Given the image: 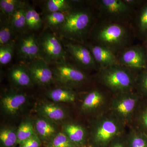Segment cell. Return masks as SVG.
Wrapping results in <instances>:
<instances>
[{"instance_id": "obj_34", "label": "cell", "mask_w": 147, "mask_h": 147, "mask_svg": "<svg viewBox=\"0 0 147 147\" xmlns=\"http://www.w3.org/2000/svg\"><path fill=\"white\" fill-rule=\"evenodd\" d=\"M67 13L61 12L49 13L45 17V21L50 26L60 27L65 21Z\"/></svg>"}, {"instance_id": "obj_27", "label": "cell", "mask_w": 147, "mask_h": 147, "mask_svg": "<svg viewBox=\"0 0 147 147\" xmlns=\"http://www.w3.org/2000/svg\"><path fill=\"white\" fill-rule=\"evenodd\" d=\"M26 28L30 30H37L42 26V21L39 13L32 7L26 5Z\"/></svg>"}, {"instance_id": "obj_30", "label": "cell", "mask_w": 147, "mask_h": 147, "mask_svg": "<svg viewBox=\"0 0 147 147\" xmlns=\"http://www.w3.org/2000/svg\"><path fill=\"white\" fill-rule=\"evenodd\" d=\"M25 4V3L18 0H1V12L9 18L16 9Z\"/></svg>"}, {"instance_id": "obj_4", "label": "cell", "mask_w": 147, "mask_h": 147, "mask_svg": "<svg viewBox=\"0 0 147 147\" xmlns=\"http://www.w3.org/2000/svg\"><path fill=\"white\" fill-rule=\"evenodd\" d=\"M137 74L120 64L99 69L96 82L113 95L135 91Z\"/></svg>"}, {"instance_id": "obj_22", "label": "cell", "mask_w": 147, "mask_h": 147, "mask_svg": "<svg viewBox=\"0 0 147 147\" xmlns=\"http://www.w3.org/2000/svg\"><path fill=\"white\" fill-rule=\"evenodd\" d=\"M147 135V98H142L131 125Z\"/></svg>"}, {"instance_id": "obj_16", "label": "cell", "mask_w": 147, "mask_h": 147, "mask_svg": "<svg viewBox=\"0 0 147 147\" xmlns=\"http://www.w3.org/2000/svg\"><path fill=\"white\" fill-rule=\"evenodd\" d=\"M131 25L136 37L142 42L147 40V1H143L134 11Z\"/></svg>"}, {"instance_id": "obj_11", "label": "cell", "mask_w": 147, "mask_h": 147, "mask_svg": "<svg viewBox=\"0 0 147 147\" xmlns=\"http://www.w3.org/2000/svg\"><path fill=\"white\" fill-rule=\"evenodd\" d=\"M65 47L79 68L84 71L92 70L96 71V72L98 71L99 67L91 53L84 44L69 42L65 44Z\"/></svg>"}, {"instance_id": "obj_19", "label": "cell", "mask_w": 147, "mask_h": 147, "mask_svg": "<svg viewBox=\"0 0 147 147\" xmlns=\"http://www.w3.org/2000/svg\"><path fill=\"white\" fill-rule=\"evenodd\" d=\"M34 127L36 134L41 141L47 143L58 132L54 123L40 117L36 119Z\"/></svg>"}, {"instance_id": "obj_2", "label": "cell", "mask_w": 147, "mask_h": 147, "mask_svg": "<svg viewBox=\"0 0 147 147\" xmlns=\"http://www.w3.org/2000/svg\"><path fill=\"white\" fill-rule=\"evenodd\" d=\"M126 125L109 111L91 119L89 129L90 146L107 147L114 139L126 132Z\"/></svg>"}, {"instance_id": "obj_37", "label": "cell", "mask_w": 147, "mask_h": 147, "mask_svg": "<svg viewBox=\"0 0 147 147\" xmlns=\"http://www.w3.org/2000/svg\"><path fill=\"white\" fill-rule=\"evenodd\" d=\"M123 1L127 5L134 9H137L143 1L142 0H123Z\"/></svg>"}, {"instance_id": "obj_1", "label": "cell", "mask_w": 147, "mask_h": 147, "mask_svg": "<svg viewBox=\"0 0 147 147\" xmlns=\"http://www.w3.org/2000/svg\"><path fill=\"white\" fill-rule=\"evenodd\" d=\"M90 36L92 42L102 45L116 55L133 45L136 38L131 24L98 19Z\"/></svg>"}, {"instance_id": "obj_13", "label": "cell", "mask_w": 147, "mask_h": 147, "mask_svg": "<svg viewBox=\"0 0 147 147\" xmlns=\"http://www.w3.org/2000/svg\"><path fill=\"white\" fill-rule=\"evenodd\" d=\"M27 67L34 84L44 86L55 81L52 69L42 58L33 60Z\"/></svg>"}, {"instance_id": "obj_29", "label": "cell", "mask_w": 147, "mask_h": 147, "mask_svg": "<svg viewBox=\"0 0 147 147\" xmlns=\"http://www.w3.org/2000/svg\"><path fill=\"white\" fill-rule=\"evenodd\" d=\"M45 7L49 13L67 12L73 8L71 2L66 0H49L45 3Z\"/></svg>"}, {"instance_id": "obj_35", "label": "cell", "mask_w": 147, "mask_h": 147, "mask_svg": "<svg viewBox=\"0 0 147 147\" xmlns=\"http://www.w3.org/2000/svg\"><path fill=\"white\" fill-rule=\"evenodd\" d=\"M41 144V140L36 134H35L18 146L19 147H40Z\"/></svg>"}, {"instance_id": "obj_25", "label": "cell", "mask_w": 147, "mask_h": 147, "mask_svg": "<svg viewBox=\"0 0 147 147\" xmlns=\"http://www.w3.org/2000/svg\"><path fill=\"white\" fill-rule=\"evenodd\" d=\"M35 134L34 122L29 118L24 120L17 128V145L21 144Z\"/></svg>"}, {"instance_id": "obj_8", "label": "cell", "mask_w": 147, "mask_h": 147, "mask_svg": "<svg viewBox=\"0 0 147 147\" xmlns=\"http://www.w3.org/2000/svg\"><path fill=\"white\" fill-rule=\"evenodd\" d=\"M98 84L97 86L86 94L80 106L81 112L92 115V119L109 110L113 96L108 90Z\"/></svg>"}, {"instance_id": "obj_9", "label": "cell", "mask_w": 147, "mask_h": 147, "mask_svg": "<svg viewBox=\"0 0 147 147\" xmlns=\"http://www.w3.org/2000/svg\"><path fill=\"white\" fill-rule=\"evenodd\" d=\"M119 64L138 74L147 67V56L143 44L132 45L117 55Z\"/></svg>"}, {"instance_id": "obj_31", "label": "cell", "mask_w": 147, "mask_h": 147, "mask_svg": "<svg viewBox=\"0 0 147 147\" xmlns=\"http://www.w3.org/2000/svg\"><path fill=\"white\" fill-rule=\"evenodd\" d=\"M46 147H77L63 131H59L47 143Z\"/></svg>"}, {"instance_id": "obj_36", "label": "cell", "mask_w": 147, "mask_h": 147, "mask_svg": "<svg viewBox=\"0 0 147 147\" xmlns=\"http://www.w3.org/2000/svg\"><path fill=\"white\" fill-rule=\"evenodd\" d=\"M125 133L122 136L114 139L107 147H127L125 140Z\"/></svg>"}, {"instance_id": "obj_15", "label": "cell", "mask_w": 147, "mask_h": 147, "mask_svg": "<svg viewBox=\"0 0 147 147\" xmlns=\"http://www.w3.org/2000/svg\"><path fill=\"white\" fill-rule=\"evenodd\" d=\"M18 55L22 59H36L41 58L38 40L32 34H27L19 38L17 44Z\"/></svg>"}, {"instance_id": "obj_17", "label": "cell", "mask_w": 147, "mask_h": 147, "mask_svg": "<svg viewBox=\"0 0 147 147\" xmlns=\"http://www.w3.org/2000/svg\"><path fill=\"white\" fill-rule=\"evenodd\" d=\"M62 131L77 147L86 146L89 139V130L81 124L68 122L62 126Z\"/></svg>"}, {"instance_id": "obj_39", "label": "cell", "mask_w": 147, "mask_h": 147, "mask_svg": "<svg viewBox=\"0 0 147 147\" xmlns=\"http://www.w3.org/2000/svg\"><path fill=\"white\" fill-rule=\"evenodd\" d=\"M90 147H94L92 146H90Z\"/></svg>"}, {"instance_id": "obj_20", "label": "cell", "mask_w": 147, "mask_h": 147, "mask_svg": "<svg viewBox=\"0 0 147 147\" xmlns=\"http://www.w3.org/2000/svg\"><path fill=\"white\" fill-rule=\"evenodd\" d=\"M9 77L12 83L19 88H29L34 84L28 67L24 65L12 67L9 71Z\"/></svg>"}, {"instance_id": "obj_26", "label": "cell", "mask_w": 147, "mask_h": 147, "mask_svg": "<svg viewBox=\"0 0 147 147\" xmlns=\"http://www.w3.org/2000/svg\"><path fill=\"white\" fill-rule=\"evenodd\" d=\"M26 5L16 9L9 18L15 32L21 31L26 28Z\"/></svg>"}, {"instance_id": "obj_33", "label": "cell", "mask_w": 147, "mask_h": 147, "mask_svg": "<svg viewBox=\"0 0 147 147\" xmlns=\"http://www.w3.org/2000/svg\"><path fill=\"white\" fill-rule=\"evenodd\" d=\"M14 43L11 42L6 45L0 46V63L6 65L11 61L14 49Z\"/></svg>"}, {"instance_id": "obj_3", "label": "cell", "mask_w": 147, "mask_h": 147, "mask_svg": "<svg viewBox=\"0 0 147 147\" xmlns=\"http://www.w3.org/2000/svg\"><path fill=\"white\" fill-rule=\"evenodd\" d=\"M98 18L97 13L89 8L72 9L67 12L65 20L59 27L63 36L79 43H84Z\"/></svg>"}, {"instance_id": "obj_32", "label": "cell", "mask_w": 147, "mask_h": 147, "mask_svg": "<svg viewBox=\"0 0 147 147\" xmlns=\"http://www.w3.org/2000/svg\"><path fill=\"white\" fill-rule=\"evenodd\" d=\"M135 91L142 98H147V67L137 74Z\"/></svg>"}, {"instance_id": "obj_12", "label": "cell", "mask_w": 147, "mask_h": 147, "mask_svg": "<svg viewBox=\"0 0 147 147\" xmlns=\"http://www.w3.org/2000/svg\"><path fill=\"white\" fill-rule=\"evenodd\" d=\"M28 101L26 95L15 91H9L3 94L1 99V108L5 115L13 117L18 115Z\"/></svg>"}, {"instance_id": "obj_28", "label": "cell", "mask_w": 147, "mask_h": 147, "mask_svg": "<svg viewBox=\"0 0 147 147\" xmlns=\"http://www.w3.org/2000/svg\"><path fill=\"white\" fill-rule=\"evenodd\" d=\"M15 32L9 18L1 21L0 45H6L13 42V37Z\"/></svg>"}, {"instance_id": "obj_10", "label": "cell", "mask_w": 147, "mask_h": 147, "mask_svg": "<svg viewBox=\"0 0 147 147\" xmlns=\"http://www.w3.org/2000/svg\"><path fill=\"white\" fill-rule=\"evenodd\" d=\"M41 58L45 61L65 60L66 54L59 40L55 35L46 32L39 41Z\"/></svg>"}, {"instance_id": "obj_38", "label": "cell", "mask_w": 147, "mask_h": 147, "mask_svg": "<svg viewBox=\"0 0 147 147\" xmlns=\"http://www.w3.org/2000/svg\"><path fill=\"white\" fill-rule=\"evenodd\" d=\"M142 44L144 47L145 50H146V53L147 56V40L145 41V42H142Z\"/></svg>"}, {"instance_id": "obj_6", "label": "cell", "mask_w": 147, "mask_h": 147, "mask_svg": "<svg viewBox=\"0 0 147 147\" xmlns=\"http://www.w3.org/2000/svg\"><path fill=\"white\" fill-rule=\"evenodd\" d=\"M142 98L135 91L113 95L108 111L129 127Z\"/></svg>"}, {"instance_id": "obj_5", "label": "cell", "mask_w": 147, "mask_h": 147, "mask_svg": "<svg viewBox=\"0 0 147 147\" xmlns=\"http://www.w3.org/2000/svg\"><path fill=\"white\" fill-rule=\"evenodd\" d=\"M93 3L98 19L131 24L135 9L123 0H99Z\"/></svg>"}, {"instance_id": "obj_7", "label": "cell", "mask_w": 147, "mask_h": 147, "mask_svg": "<svg viewBox=\"0 0 147 147\" xmlns=\"http://www.w3.org/2000/svg\"><path fill=\"white\" fill-rule=\"evenodd\" d=\"M52 69L55 81L72 89L80 88L91 81L85 71L65 60L56 62Z\"/></svg>"}, {"instance_id": "obj_23", "label": "cell", "mask_w": 147, "mask_h": 147, "mask_svg": "<svg viewBox=\"0 0 147 147\" xmlns=\"http://www.w3.org/2000/svg\"><path fill=\"white\" fill-rule=\"evenodd\" d=\"M128 127L125 134L127 147H147V135L134 127Z\"/></svg>"}, {"instance_id": "obj_21", "label": "cell", "mask_w": 147, "mask_h": 147, "mask_svg": "<svg viewBox=\"0 0 147 147\" xmlns=\"http://www.w3.org/2000/svg\"><path fill=\"white\" fill-rule=\"evenodd\" d=\"M47 97L55 102L72 103L77 99L76 93L72 89L65 87L57 88L49 90Z\"/></svg>"}, {"instance_id": "obj_24", "label": "cell", "mask_w": 147, "mask_h": 147, "mask_svg": "<svg viewBox=\"0 0 147 147\" xmlns=\"http://www.w3.org/2000/svg\"><path fill=\"white\" fill-rule=\"evenodd\" d=\"M17 129L12 126L2 127L0 130L1 147H14L17 145Z\"/></svg>"}, {"instance_id": "obj_14", "label": "cell", "mask_w": 147, "mask_h": 147, "mask_svg": "<svg viewBox=\"0 0 147 147\" xmlns=\"http://www.w3.org/2000/svg\"><path fill=\"white\" fill-rule=\"evenodd\" d=\"M84 45L89 49L99 69L119 64L117 55L108 48L92 42Z\"/></svg>"}, {"instance_id": "obj_18", "label": "cell", "mask_w": 147, "mask_h": 147, "mask_svg": "<svg viewBox=\"0 0 147 147\" xmlns=\"http://www.w3.org/2000/svg\"><path fill=\"white\" fill-rule=\"evenodd\" d=\"M39 117L56 123L63 120L67 117V112L65 109L54 102H43L37 108Z\"/></svg>"}]
</instances>
